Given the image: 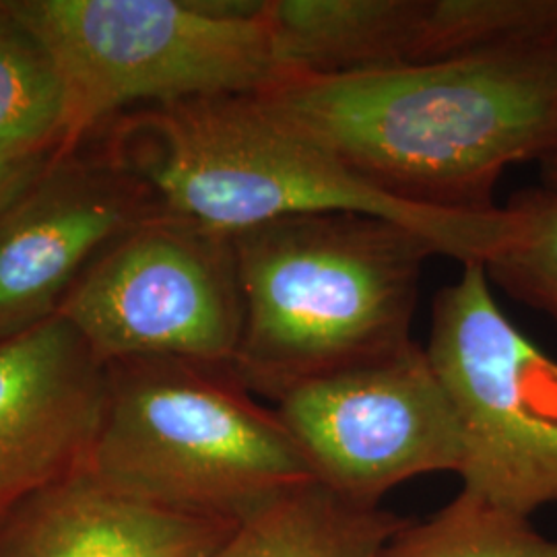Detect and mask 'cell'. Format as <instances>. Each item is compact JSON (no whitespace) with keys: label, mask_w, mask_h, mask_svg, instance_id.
Instances as JSON below:
<instances>
[{"label":"cell","mask_w":557,"mask_h":557,"mask_svg":"<svg viewBox=\"0 0 557 557\" xmlns=\"http://www.w3.org/2000/svg\"><path fill=\"white\" fill-rule=\"evenodd\" d=\"M259 94L382 197L485 218L510 165L557 151V34L366 75H278Z\"/></svg>","instance_id":"1"},{"label":"cell","mask_w":557,"mask_h":557,"mask_svg":"<svg viewBox=\"0 0 557 557\" xmlns=\"http://www.w3.org/2000/svg\"><path fill=\"white\" fill-rule=\"evenodd\" d=\"M232 244L244 301L232 372L271 400L411 343L423 262L448 257L418 227L354 211L283 218Z\"/></svg>","instance_id":"2"},{"label":"cell","mask_w":557,"mask_h":557,"mask_svg":"<svg viewBox=\"0 0 557 557\" xmlns=\"http://www.w3.org/2000/svg\"><path fill=\"white\" fill-rule=\"evenodd\" d=\"M122 124L120 165L165 213L225 236L294 215L354 211L418 227L444 244L448 259L483 264L506 232L504 207L450 218L382 197L259 91L151 106Z\"/></svg>","instance_id":"3"},{"label":"cell","mask_w":557,"mask_h":557,"mask_svg":"<svg viewBox=\"0 0 557 557\" xmlns=\"http://www.w3.org/2000/svg\"><path fill=\"white\" fill-rule=\"evenodd\" d=\"M106 370L87 467L122 494L238 527L317 481L277 411L232 370L158 358Z\"/></svg>","instance_id":"4"},{"label":"cell","mask_w":557,"mask_h":557,"mask_svg":"<svg viewBox=\"0 0 557 557\" xmlns=\"http://www.w3.org/2000/svg\"><path fill=\"white\" fill-rule=\"evenodd\" d=\"M64 87L62 160L122 108L250 94L278 77L264 0H13Z\"/></svg>","instance_id":"5"},{"label":"cell","mask_w":557,"mask_h":557,"mask_svg":"<svg viewBox=\"0 0 557 557\" xmlns=\"http://www.w3.org/2000/svg\"><path fill=\"white\" fill-rule=\"evenodd\" d=\"M425 351L460 421V490L522 517L557 504V361L504 314L481 262L436 296Z\"/></svg>","instance_id":"6"},{"label":"cell","mask_w":557,"mask_h":557,"mask_svg":"<svg viewBox=\"0 0 557 557\" xmlns=\"http://www.w3.org/2000/svg\"><path fill=\"white\" fill-rule=\"evenodd\" d=\"M59 314L103 366L158 358L232 370L244 329L232 236L161 209L103 248Z\"/></svg>","instance_id":"7"},{"label":"cell","mask_w":557,"mask_h":557,"mask_svg":"<svg viewBox=\"0 0 557 557\" xmlns=\"http://www.w3.org/2000/svg\"><path fill=\"white\" fill-rule=\"evenodd\" d=\"M317 481L368 506L409 479L458 475L465 440L455 403L416 341L273 400Z\"/></svg>","instance_id":"8"},{"label":"cell","mask_w":557,"mask_h":557,"mask_svg":"<svg viewBox=\"0 0 557 557\" xmlns=\"http://www.w3.org/2000/svg\"><path fill=\"white\" fill-rule=\"evenodd\" d=\"M158 211L151 190L122 165L52 160L0 218V337L59 314L101 248Z\"/></svg>","instance_id":"9"},{"label":"cell","mask_w":557,"mask_h":557,"mask_svg":"<svg viewBox=\"0 0 557 557\" xmlns=\"http://www.w3.org/2000/svg\"><path fill=\"white\" fill-rule=\"evenodd\" d=\"M108 370L60 314L0 337V518L87 467Z\"/></svg>","instance_id":"10"},{"label":"cell","mask_w":557,"mask_h":557,"mask_svg":"<svg viewBox=\"0 0 557 557\" xmlns=\"http://www.w3.org/2000/svg\"><path fill=\"white\" fill-rule=\"evenodd\" d=\"M234 529L126 496L85 467L0 518V557H207Z\"/></svg>","instance_id":"11"},{"label":"cell","mask_w":557,"mask_h":557,"mask_svg":"<svg viewBox=\"0 0 557 557\" xmlns=\"http://www.w3.org/2000/svg\"><path fill=\"white\" fill-rule=\"evenodd\" d=\"M423 0H264L278 75L349 77L413 66Z\"/></svg>","instance_id":"12"},{"label":"cell","mask_w":557,"mask_h":557,"mask_svg":"<svg viewBox=\"0 0 557 557\" xmlns=\"http://www.w3.org/2000/svg\"><path fill=\"white\" fill-rule=\"evenodd\" d=\"M407 520L312 481L238 524L207 557H380Z\"/></svg>","instance_id":"13"},{"label":"cell","mask_w":557,"mask_h":557,"mask_svg":"<svg viewBox=\"0 0 557 557\" xmlns=\"http://www.w3.org/2000/svg\"><path fill=\"white\" fill-rule=\"evenodd\" d=\"M64 87L38 36L13 0H0V160L40 161L59 153Z\"/></svg>","instance_id":"14"},{"label":"cell","mask_w":557,"mask_h":557,"mask_svg":"<svg viewBox=\"0 0 557 557\" xmlns=\"http://www.w3.org/2000/svg\"><path fill=\"white\" fill-rule=\"evenodd\" d=\"M380 557H557V539L539 533L531 517L460 490L432 517L409 518Z\"/></svg>","instance_id":"15"},{"label":"cell","mask_w":557,"mask_h":557,"mask_svg":"<svg viewBox=\"0 0 557 557\" xmlns=\"http://www.w3.org/2000/svg\"><path fill=\"white\" fill-rule=\"evenodd\" d=\"M549 34H557V0H423L416 64L467 59Z\"/></svg>","instance_id":"16"},{"label":"cell","mask_w":557,"mask_h":557,"mask_svg":"<svg viewBox=\"0 0 557 557\" xmlns=\"http://www.w3.org/2000/svg\"><path fill=\"white\" fill-rule=\"evenodd\" d=\"M504 209L506 232L483 260L487 277L557 324V195L543 186L527 188Z\"/></svg>","instance_id":"17"},{"label":"cell","mask_w":557,"mask_h":557,"mask_svg":"<svg viewBox=\"0 0 557 557\" xmlns=\"http://www.w3.org/2000/svg\"><path fill=\"white\" fill-rule=\"evenodd\" d=\"M48 165V160H0V218L32 188Z\"/></svg>","instance_id":"18"},{"label":"cell","mask_w":557,"mask_h":557,"mask_svg":"<svg viewBox=\"0 0 557 557\" xmlns=\"http://www.w3.org/2000/svg\"><path fill=\"white\" fill-rule=\"evenodd\" d=\"M541 165V180H543V188L552 190L557 195V151L552 153L549 158L539 161Z\"/></svg>","instance_id":"19"}]
</instances>
